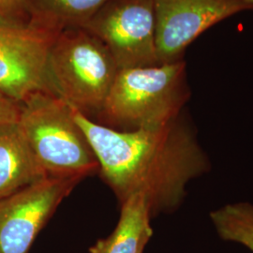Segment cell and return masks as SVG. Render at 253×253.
<instances>
[{"label": "cell", "mask_w": 253, "mask_h": 253, "mask_svg": "<svg viewBox=\"0 0 253 253\" xmlns=\"http://www.w3.org/2000/svg\"><path fill=\"white\" fill-rule=\"evenodd\" d=\"M72 110L103 178L121 203L131 195L142 194L152 216L170 212L185 199L190 181L210 169L195 129L181 116L165 126L118 130Z\"/></svg>", "instance_id": "1"}, {"label": "cell", "mask_w": 253, "mask_h": 253, "mask_svg": "<svg viewBox=\"0 0 253 253\" xmlns=\"http://www.w3.org/2000/svg\"><path fill=\"white\" fill-rule=\"evenodd\" d=\"M190 98L184 60L118 70L99 114L118 130L153 128L179 118Z\"/></svg>", "instance_id": "2"}, {"label": "cell", "mask_w": 253, "mask_h": 253, "mask_svg": "<svg viewBox=\"0 0 253 253\" xmlns=\"http://www.w3.org/2000/svg\"><path fill=\"white\" fill-rule=\"evenodd\" d=\"M20 105L17 124L47 176L84 178L100 169L67 102L51 92H37Z\"/></svg>", "instance_id": "3"}, {"label": "cell", "mask_w": 253, "mask_h": 253, "mask_svg": "<svg viewBox=\"0 0 253 253\" xmlns=\"http://www.w3.org/2000/svg\"><path fill=\"white\" fill-rule=\"evenodd\" d=\"M118 72L106 46L83 28L57 33L50 47V89L85 116L100 113Z\"/></svg>", "instance_id": "4"}, {"label": "cell", "mask_w": 253, "mask_h": 253, "mask_svg": "<svg viewBox=\"0 0 253 253\" xmlns=\"http://www.w3.org/2000/svg\"><path fill=\"white\" fill-rule=\"evenodd\" d=\"M57 33L32 22L0 16L1 93L19 103L37 92L53 93L47 78V59Z\"/></svg>", "instance_id": "5"}, {"label": "cell", "mask_w": 253, "mask_h": 253, "mask_svg": "<svg viewBox=\"0 0 253 253\" xmlns=\"http://www.w3.org/2000/svg\"><path fill=\"white\" fill-rule=\"evenodd\" d=\"M81 28L106 46L118 70L160 65L153 0H112Z\"/></svg>", "instance_id": "6"}, {"label": "cell", "mask_w": 253, "mask_h": 253, "mask_svg": "<svg viewBox=\"0 0 253 253\" xmlns=\"http://www.w3.org/2000/svg\"><path fill=\"white\" fill-rule=\"evenodd\" d=\"M82 179L48 176L0 199V253H28L37 235Z\"/></svg>", "instance_id": "7"}, {"label": "cell", "mask_w": 253, "mask_h": 253, "mask_svg": "<svg viewBox=\"0 0 253 253\" xmlns=\"http://www.w3.org/2000/svg\"><path fill=\"white\" fill-rule=\"evenodd\" d=\"M160 65L183 60L192 42L222 20L253 8L243 0H153Z\"/></svg>", "instance_id": "8"}, {"label": "cell", "mask_w": 253, "mask_h": 253, "mask_svg": "<svg viewBox=\"0 0 253 253\" xmlns=\"http://www.w3.org/2000/svg\"><path fill=\"white\" fill-rule=\"evenodd\" d=\"M46 177L17 122L0 125V199Z\"/></svg>", "instance_id": "9"}, {"label": "cell", "mask_w": 253, "mask_h": 253, "mask_svg": "<svg viewBox=\"0 0 253 253\" xmlns=\"http://www.w3.org/2000/svg\"><path fill=\"white\" fill-rule=\"evenodd\" d=\"M152 217L147 200L142 194L122 202L118 226L108 237L99 240L89 253H143L153 235Z\"/></svg>", "instance_id": "10"}, {"label": "cell", "mask_w": 253, "mask_h": 253, "mask_svg": "<svg viewBox=\"0 0 253 253\" xmlns=\"http://www.w3.org/2000/svg\"><path fill=\"white\" fill-rule=\"evenodd\" d=\"M112 0H29L32 23L58 32L68 26L82 27Z\"/></svg>", "instance_id": "11"}, {"label": "cell", "mask_w": 253, "mask_h": 253, "mask_svg": "<svg viewBox=\"0 0 253 253\" xmlns=\"http://www.w3.org/2000/svg\"><path fill=\"white\" fill-rule=\"evenodd\" d=\"M209 216L221 239L243 245L253 253V204H228L213 210Z\"/></svg>", "instance_id": "12"}, {"label": "cell", "mask_w": 253, "mask_h": 253, "mask_svg": "<svg viewBox=\"0 0 253 253\" xmlns=\"http://www.w3.org/2000/svg\"><path fill=\"white\" fill-rule=\"evenodd\" d=\"M20 103L0 92V125L18 121Z\"/></svg>", "instance_id": "13"}, {"label": "cell", "mask_w": 253, "mask_h": 253, "mask_svg": "<svg viewBox=\"0 0 253 253\" xmlns=\"http://www.w3.org/2000/svg\"><path fill=\"white\" fill-rule=\"evenodd\" d=\"M24 7V0H0V16L16 17Z\"/></svg>", "instance_id": "14"}, {"label": "cell", "mask_w": 253, "mask_h": 253, "mask_svg": "<svg viewBox=\"0 0 253 253\" xmlns=\"http://www.w3.org/2000/svg\"><path fill=\"white\" fill-rule=\"evenodd\" d=\"M246 3H248L249 5H251L253 8V0H243Z\"/></svg>", "instance_id": "15"}]
</instances>
